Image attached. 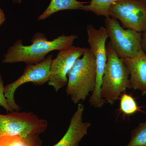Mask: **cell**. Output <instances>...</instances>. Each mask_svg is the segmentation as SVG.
I'll return each instance as SVG.
<instances>
[{
  "instance_id": "cell-12",
  "label": "cell",
  "mask_w": 146,
  "mask_h": 146,
  "mask_svg": "<svg viewBox=\"0 0 146 146\" xmlns=\"http://www.w3.org/2000/svg\"><path fill=\"white\" fill-rule=\"evenodd\" d=\"M88 3L77 0H51L46 9L39 16L38 20H44L60 11L82 10L84 6Z\"/></svg>"
},
{
  "instance_id": "cell-18",
  "label": "cell",
  "mask_w": 146,
  "mask_h": 146,
  "mask_svg": "<svg viewBox=\"0 0 146 146\" xmlns=\"http://www.w3.org/2000/svg\"><path fill=\"white\" fill-rule=\"evenodd\" d=\"M141 47L142 50L146 53V29L142 33Z\"/></svg>"
},
{
  "instance_id": "cell-2",
  "label": "cell",
  "mask_w": 146,
  "mask_h": 146,
  "mask_svg": "<svg viewBox=\"0 0 146 146\" xmlns=\"http://www.w3.org/2000/svg\"><path fill=\"white\" fill-rule=\"evenodd\" d=\"M96 79V58L90 49L86 48L82 57L76 61L68 74L67 95L75 104L84 101L94 91Z\"/></svg>"
},
{
  "instance_id": "cell-14",
  "label": "cell",
  "mask_w": 146,
  "mask_h": 146,
  "mask_svg": "<svg viewBox=\"0 0 146 146\" xmlns=\"http://www.w3.org/2000/svg\"><path fill=\"white\" fill-rule=\"evenodd\" d=\"M120 106L119 110L125 116H129L138 112H142L141 106H139L132 95L127 94L125 91L119 97Z\"/></svg>"
},
{
  "instance_id": "cell-10",
  "label": "cell",
  "mask_w": 146,
  "mask_h": 146,
  "mask_svg": "<svg viewBox=\"0 0 146 146\" xmlns=\"http://www.w3.org/2000/svg\"><path fill=\"white\" fill-rule=\"evenodd\" d=\"M84 106L78 104L77 108L70 121L68 130L63 138L54 146H79V144L88 133L91 123L84 122Z\"/></svg>"
},
{
  "instance_id": "cell-19",
  "label": "cell",
  "mask_w": 146,
  "mask_h": 146,
  "mask_svg": "<svg viewBox=\"0 0 146 146\" xmlns=\"http://www.w3.org/2000/svg\"><path fill=\"white\" fill-rule=\"evenodd\" d=\"M5 16L3 11L0 8V26L2 25L5 21Z\"/></svg>"
},
{
  "instance_id": "cell-21",
  "label": "cell",
  "mask_w": 146,
  "mask_h": 146,
  "mask_svg": "<svg viewBox=\"0 0 146 146\" xmlns=\"http://www.w3.org/2000/svg\"><path fill=\"white\" fill-rule=\"evenodd\" d=\"M145 1H146V0H145Z\"/></svg>"
},
{
  "instance_id": "cell-6",
  "label": "cell",
  "mask_w": 146,
  "mask_h": 146,
  "mask_svg": "<svg viewBox=\"0 0 146 146\" xmlns=\"http://www.w3.org/2000/svg\"><path fill=\"white\" fill-rule=\"evenodd\" d=\"M110 44L113 49L121 58L134 57L141 49L142 33L124 29L119 21L109 17L105 19Z\"/></svg>"
},
{
  "instance_id": "cell-9",
  "label": "cell",
  "mask_w": 146,
  "mask_h": 146,
  "mask_svg": "<svg viewBox=\"0 0 146 146\" xmlns=\"http://www.w3.org/2000/svg\"><path fill=\"white\" fill-rule=\"evenodd\" d=\"M85 49V48L72 46L60 51L56 58L52 60L48 82L56 92H58L67 85L69 72L76 61L83 55Z\"/></svg>"
},
{
  "instance_id": "cell-5",
  "label": "cell",
  "mask_w": 146,
  "mask_h": 146,
  "mask_svg": "<svg viewBox=\"0 0 146 146\" xmlns=\"http://www.w3.org/2000/svg\"><path fill=\"white\" fill-rule=\"evenodd\" d=\"M86 29L89 49L96 58V87L89 98V102L91 106L95 108H101L105 102L101 96V89L107 62L106 43L108 38V34L106 29L103 27L96 29L92 25H89Z\"/></svg>"
},
{
  "instance_id": "cell-17",
  "label": "cell",
  "mask_w": 146,
  "mask_h": 146,
  "mask_svg": "<svg viewBox=\"0 0 146 146\" xmlns=\"http://www.w3.org/2000/svg\"><path fill=\"white\" fill-rule=\"evenodd\" d=\"M5 86L2 76L0 74V106L3 108L7 112L13 111L9 105L5 95Z\"/></svg>"
},
{
  "instance_id": "cell-20",
  "label": "cell",
  "mask_w": 146,
  "mask_h": 146,
  "mask_svg": "<svg viewBox=\"0 0 146 146\" xmlns=\"http://www.w3.org/2000/svg\"><path fill=\"white\" fill-rule=\"evenodd\" d=\"M12 1L14 3L20 4L22 2V0H12Z\"/></svg>"
},
{
  "instance_id": "cell-4",
  "label": "cell",
  "mask_w": 146,
  "mask_h": 146,
  "mask_svg": "<svg viewBox=\"0 0 146 146\" xmlns=\"http://www.w3.org/2000/svg\"><path fill=\"white\" fill-rule=\"evenodd\" d=\"M48 122L33 112L13 111L0 114V136H18L27 138L39 135L46 129Z\"/></svg>"
},
{
  "instance_id": "cell-3",
  "label": "cell",
  "mask_w": 146,
  "mask_h": 146,
  "mask_svg": "<svg viewBox=\"0 0 146 146\" xmlns=\"http://www.w3.org/2000/svg\"><path fill=\"white\" fill-rule=\"evenodd\" d=\"M107 62L101 89V96L111 105L127 89H131L129 74L122 58L118 56L110 42L106 46Z\"/></svg>"
},
{
  "instance_id": "cell-7",
  "label": "cell",
  "mask_w": 146,
  "mask_h": 146,
  "mask_svg": "<svg viewBox=\"0 0 146 146\" xmlns=\"http://www.w3.org/2000/svg\"><path fill=\"white\" fill-rule=\"evenodd\" d=\"M109 14L119 21L123 28L141 33L146 29L145 0H118L110 6Z\"/></svg>"
},
{
  "instance_id": "cell-15",
  "label": "cell",
  "mask_w": 146,
  "mask_h": 146,
  "mask_svg": "<svg viewBox=\"0 0 146 146\" xmlns=\"http://www.w3.org/2000/svg\"><path fill=\"white\" fill-rule=\"evenodd\" d=\"M118 0H91L88 5H85L82 10L91 11L97 16L109 17L110 6Z\"/></svg>"
},
{
  "instance_id": "cell-8",
  "label": "cell",
  "mask_w": 146,
  "mask_h": 146,
  "mask_svg": "<svg viewBox=\"0 0 146 146\" xmlns=\"http://www.w3.org/2000/svg\"><path fill=\"white\" fill-rule=\"evenodd\" d=\"M52 59V55H49L42 62L27 64L23 74L18 79L5 86L6 98L13 111H18L21 109L14 99V94L18 87L27 82H31L36 86H41L48 82Z\"/></svg>"
},
{
  "instance_id": "cell-11",
  "label": "cell",
  "mask_w": 146,
  "mask_h": 146,
  "mask_svg": "<svg viewBox=\"0 0 146 146\" xmlns=\"http://www.w3.org/2000/svg\"><path fill=\"white\" fill-rule=\"evenodd\" d=\"M129 74L131 89L146 95V53L142 49L134 57L123 58Z\"/></svg>"
},
{
  "instance_id": "cell-13",
  "label": "cell",
  "mask_w": 146,
  "mask_h": 146,
  "mask_svg": "<svg viewBox=\"0 0 146 146\" xmlns=\"http://www.w3.org/2000/svg\"><path fill=\"white\" fill-rule=\"evenodd\" d=\"M39 135L23 138L18 136H0V146H41Z\"/></svg>"
},
{
  "instance_id": "cell-16",
  "label": "cell",
  "mask_w": 146,
  "mask_h": 146,
  "mask_svg": "<svg viewBox=\"0 0 146 146\" xmlns=\"http://www.w3.org/2000/svg\"><path fill=\"white\" fill-rule=\"evenodd\" d=\"M126 146H146V121L133 129Z\"/></svg>"
},
{
  "instance_id": "cell-1",
  "label": "cell",
  "mask_w": 146,
  "mask_h": 146,
  "mask_svg": "<svg viewBox=\"0 0 146 146\" xmlns=\"http://www.w3.org/2000/svg\"><path fill=\"white\" fill-rule=\"evenodd\" d=\"M78 38V36L74 35H62L52 41H49L44 35L38 33L33 36L31 40L32 44L29 46L24 45L23 41L18 39L4 55L3 63L23 62L27 64L39 63L44 60L46 56L51 52L60 51L72 46Z\"/></svg>"
}]
</instances>
